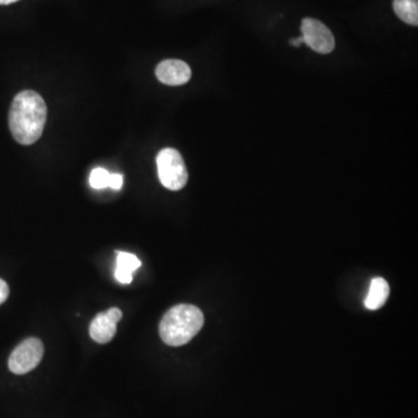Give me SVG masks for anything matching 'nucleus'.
Wrapping results in <instances>:
<instances>
[{
	"label": "nucleus",
	"instance_id": "obj_1",
	"mask_svg": "<svg viewBox=\"0 0 418 418\" xmlns=\"http://www.w3.org/2000/svg\"><path fill=\"white\" fill-rule=\"evenodd\" d=\"M47 121V105L41 95L26 90L18 93L11 105L8 125L21 146L34 144L42 137Z\"/></svg>",
	"mask_w": 418,
	"mask_h": 418
},
{
	"label": "nucleus",
	"instance_id": "obj_2",
	"mask_svg": "<svg viewBox=\"0 0 418 418\" xmlns=\"http://www.w3.org/2000/svg\"><path fill=\"white\" fill-rule=\"evenodd\" d=\"M204 314L192 305H178L167 310L160 323V338L170 347H181L204 326Z\"/></svg>",
	"mask_w": 418,
	"mask_h": 418
},
{
	"label": "nucleus",
	"instance_id": "obj_3",
	"mask_svg": "<svg viewBox=\"0 0 418 418\" xmlns=\"http://www.w3.org/2000/svg\"><path fill=\"white\" fill-rule=\"evenodd\" d=\"M157 169L160 183L167 190L184 188L188 181V172L181 153L174 148H165L157 156Z\"/></svg>",
	"mask_w": 418,
	"mask_h": 418
},
{
	"label": "nucleus",
	"instance_id": "obj_4",
	"mask_svg": "<svg viewBox=\"0 0 418 418\" xmlns=\"http://www.w3.org/2000/svg\"><path fill=\"white\" fill-rule=\"evenodd\" d=\"M45 354L43 343L39 338H27L19 344L8 359V368L12 373L22 375L33 371L41 363Z\"/></svg>",
	"mask_w": 418,
	"mask_h": 418
},
{
	"label": "nucleus",
	"instance_id": "obj_5",
	"mask_svg": "<svg viewBox=\"0 0 418 418\" xmlns=\"http://www.w3.org/2000/svg\"><path fill=\"white\" fill-rule=\"evenodd\" d=\"M301 32L303 42L319 54H330L335 49V38L323 22L313 18H306L301 24Z\"/></svg>",
	"mask_w": 418,
	"mask_h": 418
},
{
	"label": "nucleus",
	"instance_id": "obj_6",
	"mask_svg": "<svg viewBox=\"0 0 418 418\" xmlns=\"http://www.w3.org/2000/svg\"><path fill=\"white\" fill-rule=\"evenodd\" d=\"M156 77L165 85H184L192 77V71L185 62L179 60H167L157 65Z\"/></svg>",
	"mask_w": 418,
	"mask_h": 418
},
{
	"label": "nucleus",
	"instance_id": "obj_7",
	"mask_svg": "<svg viewBox=\"0 0 418 418\" xmlns=\"http://www.w3.org/2000/svg\"><path fill=\"white\" fill-rule=\"evenodd\" d=\"M116 323L109 320L106 313H100L90 324V336L99 344H106L114 338Z\"/></svg>",
	"mask_w": 418,
	"mask_h": 418
},
{
	"label": "nucleus",
	"instance_id": "obj_8",
	"mask_svg": "<svg viewBox=\"0 0 418 418\" xmlns=\"http://www.w3.org/2000/svg\"><path fill=\"white\" fill-rule=\"evenodd\" d=\"M141 266V260L137 256L128 252H118L116 267L114 276L121 284H130L133 281V274Z\"/></svg>",
	"mask_w": 418,
	"mask_h": 418
},
{
	"label": "nucleus",
	"instance_id": "obj_9",
	"mask_svg": "<svg viewBox=\"0 0 418 418\" xmlns=\"http://www.w3.org/2000/svg\"><path fill=\"white\" fill-rule=\"evenodd\" d=\"M389 292V285L384 278H374L370 286L368 298L365 300V306L370 310L380 309L387 302Z\"/></svg>",
	"mask_w": 418,
	"mask_h": 418
},
{
	"label": "nucleus",
	"instance_id": "obj_10",
	"mask_svg": "<svg viewBox=\"0 0 418 418\" xmlns=\"http://www.w3.org/2000/svg\"><path fill=\"white\" fill-rule=\"evenodd\" d=\"M393 8L396 15L405 24L417 26L418 0H394Z\"/></svg>",
	"mask_w": 418,
	"mask_h": 418
},
{
	"label": "nucleus",
	"instance_id": "obj_11",
	"mask_svg": "<svg viewBox=\"0 0 418 418\" xmlns=\"http://www.w3.org/2000/svg\"><path fill=\"white\" fill-rule=\"evenodd\" d=\"M109 177H111V174L109 171L102 169V167H97L91 172L90 184L95 190H102V188L109 187Z\"/></svg>",
	"mask_w": 418,
	"mask_h": 418
},
{
	"label": "nucleus",
	"instance_id": "obj_12",
	"mask_svg": "<svg viewBox=\"0 0 418 418\" xmlns=\"http://www.w3.org/2000/svg\"><path fill=\"white\" fill-rule=\"evenodd\" d=\"M123 174H111V177H109V187H111V188H113V190H121V187H123Z\"/></svg>",
	"mask_w": 418,
	"mask_h": 418
},
{
	"label": "nucleus",
	"instance_id": "obj_13",
	"mask_svg": "<svg viewBox=\"0 0 418 418\" xmlns=\"http://www.w3.org/2000/svg\"><path fill=\"white\" fill-rule=\"evenodd\" d=\"M106 315H107L109 320L114 322V323H118V322L123 319V312H121L119 308H116V307H113L111 309L107 310V312H106Z\"/></svg>",
	"mask_w": 418,
	"mask_h": 418
},
{
	"label": "nucleus",
	"instance_id": "obj_14",
	"mask_svg": "<svg viewBox=\"0 0 418 418\" xmlns=\"http://www.w3.org/2000/svg\"><path fill=\"white\" fill-rule=\"evenodd\" d=\"M10 294V288L7 285L6 281H4L3 279H0V305L6 301Z\"/></svg>",
	"mask_w": 418,
	"mask_h": 418
},
{
	"label": "nucleus",
	"instance_id": "obj_15",
	"mask_svg": "<svg viewBox=\"0 0 418 418\" xmlns=\"http://www.w3.org/2000/svg\"><path fill=\"white\" fill-rule=\"evenodd\" d=\"M302 43H305V42H303L302 36H300V38L293 39V40H291V45H292L293 47H300V46L302 45Z\"/></svg>",
	"mask_w": 418,
	"mask_h": 418
},
{
	"label": "nucleus",
	"instance_id": "obj_16",
	"mask_svg": "<svg viewBox=\"0 0 418 418\" xmlns=\"http://www.w3.org/2000/svg\"><path fill=\"white\" fill-rule=\"evenodd\" d=\"M19 0H0V5H10V4L17 3Z\"/></svg>",
	"mask_w": 418,
	"mask_h": 418
}]
</instances>
